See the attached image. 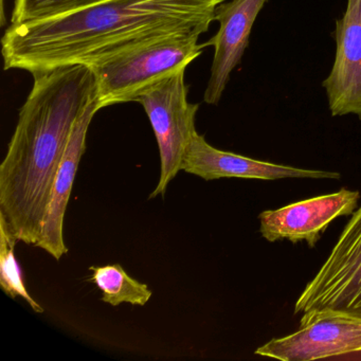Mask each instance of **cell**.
Wrapping results in <instances>:
<instances>
[{"label":"cell","mask_w":361,"mask_h":361,"mask_svg":"<svg viewBox=\"0 0 361 361\" xmlns=\"http://www.w3.org/2000/svg\"><path fill=\"white\" fill-rule=\"evenodd\" d=\"M226 0H107L65 16L11 24L6 30V71L30 73L92 66L158 37L204 35Z\"/></svg>","instance_id":"6da1fadb"},{"label":"cell","mask_w":361,"mask_h":361,"mask_svg":"<svg viewBox=\"0 0 361 361\" xmlns=\"http://www.w3.org/2000/svg\"><path fill=\"white\" fill-rule=\"evenodd\" d=\"M32 75V88L0 164V214L18 242L37 246L73 128L96 100L98 86L85 65Z\"/></svg>","instance_id":"7a4b0ae2"},{"label":"cell","mask_w":361,"mask_h":361,"mask_svg":"<svg viewBox=\"0 0 361 361\" xmlns=\"http://www.w3.org/2000/svg\"><path fill=\"white\" fill-rule=\"evenodd\" d=\"M200 32H179L152 39L90 66L98 86L101 109L136 102L141 94L177 71L187 69L206 43Z\"/></svg>","instance_id":"3957f363"},{"label":"cell","mask_w":361,"mask_h":361,"mask_svg":"<svg viewBox=\"0 0 361 361\" xmlns=\"http://www.w3.org/2000/svg\"><path fill=\"white\" fill-rule=\"evenodd\" d=\"M185 73V69L177 71L145 90L136 101L149 117L159 149V181L149 200L164 195L169 183L183 171L188 147L197 133L195 118L200 104L188 100Z\"/></svg>","instance_id":"277c9868"},{"label":"cell","mask_w":361,"mask_h":361,"mask_svg":"<svg viewBox=\"0 0 361 361\" xmlns=\"http://www.w3.org/2000/svg\"><path fill=\"white\" fill-rule=\"evenodd\" d=\"M314 310L361 316V207L295 302V314Z\"/></svg>","instance_id":"5b68a950"},{"label":"cell","mask_w":361,"mask_h":361,"mask_svg":"<svg viewBox=\"0 0 361 361\" xmlns=\"http://www.w3.org/2000/svg\"><path fill=\"white\" fill-rule=\"evenodd\" d=\"M361 352V316L331 310L303 312L301 329L274 338L255 354L283 361H310Z\"/></svg>","instance_id":"8992f818"},{"label":"cell","mask_w":361,"mask_h":361,"mask_svg":"<svg viewBox=\"0 0 361 361\" xmlns=\"http://www.w3.org/2000/svg\"><path fill=\"white\" fill-rule=\"evenodd\" d=\"M359 198L358 191L341 189L276 210L264 211L259 215V232L270 243L288 240L297 244L305 240L308 246L314 247L331 221L355 212Z\"/></svg>","instance_id":"52a82bcc"},{"label":"cell","mask_w":361,"mask_h":361,"mask_svg":"<svg viewBox=\"0 0 361 361\" xmlns=\"http://www.w3.org/2000/svg\"><path fill=\"white\" fill-rule=\"evenodd\" d=\"M336 56L322 86L333 117L355 115L361 120V0H348L336 20Z\"/></svg>","instance_id":"ba28073f"},{"label":"cell","mask_w":361,"mask_h":361,"mask_svg":"<svg viewBox=\"0 0 361 361\" xmlns=\"http://www.w3.org/2000/svg\"><path fill=\"white\" fill-rule=\"evenodd\" d=\"M268 0L224 1L215 11L219 29L207 42L214 48L210 79L204 94V103L217 105L227 87L232 71L240 64L249 45L251 30Z\"/></svg>","instance_id":"9c48e42d"},{"label":"cell","mask_w":361,"mask_h":361,"mask_svg":"<svg viewBox=\"0 0 361 361\" xmlns=\"http://www.w3.org/2000/svg\"><path fill=\"white\" fill-rule=\"evenodd\" d=\"M183 171L204 180L221 178H248L276 180L282 178L339 179V173L306 170L259 161L209 145L204 136L196 133L188 147Z\"/></svg>","instance_id":"30bf717a"},{"label":"cell","mask_w":361,"mask_h":361,"mask_svg":"<svg viewBox=\"0 0 361 361\" xmlns=\"http://www.w3.org/2000/svg\"><path fill=\"white\" fill-rule=\"evenodd\" d=\"M101 109L97 98L78 120L54 178L41 238L35 247L43 249L56 261H60L61 257L68 252L64 240L65 213L82 156L86 151V138L90 123Z\"/></svg>","instance_id":"8fae6325"},{"label":"cell","mask_w":361,"mask_h":361,"mask_svg":"<svg viewBox=\"0 0 361 361\" xmlns=\"http://www.w3.org/2000/svg\"><path fill=\"white\" fill-rule=\"evenodd\" d=\"M88 282L94 283L102 291V301L118 306L122 303L145 306L153 293L145 283L132 278L119 264L92 266Z\"/></svg>","instance_id":"7c38bea8"},{"label":"cell","mask_w":361,"mask_h":361,"mask_svg":"<svg viewBox=\"0 0 361 361\" xmlns=\"http://www.w3.org/2000/svg\"><path fill=\"white\" fill-rule=\"evenodd\" d=\"M16 236L11 233L5 217L0 214V285L8 297L16 299L23 298L35 312H44L39 305L29 293L25 284L22 269L16 257Z\"/></svg>","instance_id":"4fadbf2b"},{"label":"cell","mask_w":361,"mask_h":361,"mask_svg":"<svg viewBox=\"0 0 361 361\" xmlns=\"http://www.w3.org/2000/svg\"><path fill=\"white\" fill-rule=\"evenodd\" d=\"M104 1L107 0H14L11 24L56 18Z\"/></svg>","instance_id":"5bb4252c"},{"label":"cell","mask_w":361,"mask_h":361,"mask_svg":"<svg viewBox=\"0 0 361 361\" xmlns=\"http://www.w3.org/2000/svg\"><path fill=\"white\" fill-rule=\"evenodd\" d=\"M0 22H1V26H5V0H0Z\"/></svg>","instance_id":"9a60e30c"}]
</instances>
